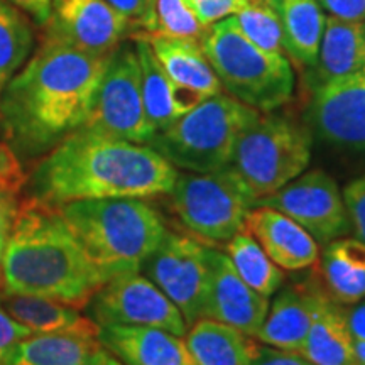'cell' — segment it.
I'll list each match as a JSON object with an SVG mask.
<instances>
[{"instance_id":"6da1fadb","label":"cell","mask_w":365,"mask_h":365,"mask_svg":"<svg viewBox=\"0 0 365 365\" xmlns=\"http://www.w3.org/2000/svg\"><path fill=\"white\" fill-rule=\"evenodd\" d=\"M110 54L46 41L0 93V135L21 164L46 156L85 124Z\"/></svg>"},{"instance_id":"7a4b0ae2","label":"cell","mask_w":365,"mask_h":365,"mask_svg":"<svg viewBox=\"0 0 365 365\" xmlns=\"http://www.w3.org/2000/svg\"><path fill=\"white\" fill-rule=\"evenodd\" d=\"M176 178V168L150 145L80 127L41 159L24 186L29 200L58 208L78 200L170 195Z\"/></svg>"},{"instance_id":"3957f363","label":"cell","mask_w":365,"mask_h":365,"mask_svg":"<svg viewBox=\"0 0 365 365\" xmlns=\"http://www.w3.org/2000/svg\"><path fill=\"white\" fill-rule=\"evenodd\" d=\"M4 291L85 308L105 277L86 257L56 208L27 198L2 261Z\"/></svg>"},{"instance_id":"277c9868","label":"cell","mask_w":365,"mask_h":365,"mask_svg":"<svg viewBox=\"0 0 365 365\" xmlns=\"http://www.w3.org/2000/svg\"><path fill=\"white\" fill-rule=\"evenodd\" d=\"M56 210L105 281L140 272L168 230L158 210L140 198L78 200Z\"/></svg>"},{"instance_id":"5b68a950","label":"cell","mask_w":365,"mask_h":365,"mask_svg":"<svg viewBox=\"0 0 365 365\" xmlns=\"http://www.w3.org/2000/svg\"><path fill=\"white\" fill-rule=\"evenodd\" d=\"M200 46L222 88L247 107L269 113L293 98L289 59L257 48L240 33L232 16L208 26Z\"/></svg>"},{"instance_id":"8992f818","label":"cell","mask_w":365,"mask_h":365,"mask_svg":"<svg viewBox=\"0 0 365 365\" xmlns=\"http://www.w3.org/2000/svg\"><path fill=\"white\" fill-rule=\"evenodd\" d=\"M259 115L261 112L220 91L154 134L148 145L176 170L213 173L230 164L242 130Z\"/></svg>"},{"instance_id":"52a82bcc","label":"cell","mask_w":365,"mask_h":365,"mask_svg":"<svg viewBox=\"0 0 365 365\" xmlns=\"http://www.w3.org/2000/svg\"><path fill=\"white\" fill-rule=\"evenodd\" d=\"M312 145L308 125L271 112L261 113L242 130L228 166L259 202L307 171Z\"/></svg>"},{"instance_id":"ba28073f","label":"cell","mask_w":365,"mask_h":365,"mask_svg":"<svg viewBox=\"0 0 365 365\" xmlns=\"http://www.w3.org/2000/svg\"><path fill=\"white\" fill-rule=\"evenodd\" d=\"M180 222L203 244H227L244 230L257 198L230 166L213 173H178L170 191Z\"/></svg>"},{"instance_id":"9c48e42d","label":"cell","mask_w":365,"mask_h":365,"mask_svg":"<svg viewBox=\"0 0 365 365\" xmlns=\"http://www.w3.org/2000/svg\"><path fill=\"white\" fill-rule=\"evenodd\" d=\"M81 129L135 144H149L154 137L145 117L140 65L134 43L122 41L110 53Z\"/></svg>"},{"instance_id":"30bf717a","label":"cell","mask_w":365,"mask_h":365,"mask_svg":"<svg viewBox=\"0 0 365 365\" xmlns=\"http://www.w3.org/2000/svg\"><path fill=\"white\" fill-rule=\"evenodd\" d=\"M140 272L180 309L188 328L203 318L210 286L208 247L196 237L166 230Z\"/></svg>"},{"instance_id":"8fae6325","label":"cell","mask_w":365,"mask_h":365,"mask_svg":"<svg viewBox=\"0 0 365 365\" xmlns=\"http://www.w3.org/2000/svg\"><path fill=\"white\" fill-rule=\"evenodd\" d=\"M85 309L97 327H154L180 336L188 331L180 309L143 272L120 274L103 282Z\"/></svg>"},{"instance_id":"7c38bea8","label":"cell","mask_w":365,"mask_h":365,"mask_svg":"<svg viewBox=\"0 0 365 365\" xmlns=\"http://www.w3.org/2000/svg\"><path fill=\"white\" fill-rule=\"evenodd\" d=\"M269 207L299 223L318 245L352 232L344 195L330 175L313 170L296 178L276 193L261 198L255 207Z\"/></svg>"},{"instance_id":"4fadbf2b","label":"cell","mask_w":365,"mask_h":365,"mask_svg":"<svg viewBox=\"0 0 365 365\" xmlns=\"http://www.w3.org/2000/svg\"><path fill=\"white\" fill-rule=\"evenodd\" d=\"M46 41L91 54H110L137 27L105 0H51Z\"/></svg>"},{"instance_id":"5bb4252c","label":"cell","mask_w":365,"mask_h":365,"mask_svg":"<svg viewBox=\"0 0 365 365\" xmlns=\"http://www.w3.org/2000/svg\"><path fill=\"white\" fill-rule=\"evenodd\" d=\"M307 124L325 143L365 149V68L313 90Z\"/></svg>"},{"instance_id":"9a60e30c","label":"cell","mask_w":365,"mask_h":365,"mask_svg":"<svg viewBox=\"0 0 365 365\" xmlns=\"http://www.w3.org/2000/svg\"><path fill=\"white\" fill-rule=\"evenodd\" d=\"M210 286L203 318L225 323L255 336L269 309V298L254 291L235 271L225 252L208 247Z\"/></svg>"},{"instance_id":"2e32d148","label":"cell","mask_w":365,"mask_h":365,"mask_svg":"<svg viewBox=\"0 0 365 365\" xmlns=\"http://www.w3.org/2000/svg\"><path fill=\"white\" fill-rule=\"evenodd\" d=\"M244 228L282 271H303L318 261L317 240L299 223L277 210L262 205L254 207L245 218Z\"/></svg>"},{"instance_id":"e0dca14e","label":"cell","mask_w":365,"mask_h":365,"mask_svg":"<svg viewBox=\"0 0 365 365\" xmlns=\"http://www.w3.org/2000/svg\"><path fill=\"white\" fill-rule=\"evenodd\" d=\"M98 340L122 365H193L182 336L163 328L103 325Z\"/></svg>"},{"instance_id":"ac0fdd59","label":"cell","mask_w":365,"mask_h":365,"mask_svg":"<svg viewBox=\"0 0 365 365\" xmlns=\"http://www.w3.org/2000/svg\"><path fill=\"white\" fill-rule=\"evenodd\" d=\"M319 291L318 279L277 291L254 339L274 349L299 352L312 327Z\"/></svg>"},{"instance_id":"d6986e66","label":"cell","mask_w":365,"mask_h":365,"mask_svg":"<svg viewBox=\"0 0 365 365\" xmlns=\"http://www.w3.org/2000/svg\"><path fill=\"white\" fill-rule=\"evenodd\" d=\"M365 68V26L364 22L325 17L317 61L307 70L309 90L344 78Z\"/></svg>"},{"instance_id":"ffe728a7","label":"cell","mask_w":365,"mask_h":365,"mask_svg":"<svg viewBox=\"0 0 365 365\" xmlns=\"http://www.w3.org/2000/svg\"><path fill=\"white\" fill-rule=\"evenodd\" d=\"M134 44L140 65L145 117L154 134H158L193 107L196 95L193 91L173 83L154 54L148 36L135 34Z\"/></svg>"},{"instance_id":"44dd1931","label":"cell","mask_w":365,"mask_h":365,"mask_svg":"<svg viewBox=\"0 0 365 365\" xmlns=\"http://www.w3.org/2000/svg\"><path fill=\"white\" fill-rule=\"evenodd\" d=\"M298 354L313 365H359L344 307L335 303L323 287L318 294L312 327Z\"/></svg>"},{"instance_id":"7402d4cb","label":"cell","mask_w":365,"mask_h":365,"mask_svg":"<svg viewBox=\"0 0 365 365\" xmlns=\"http://www.w3.org/2000/svg\"><path fill=\"white\" fill-rule=\"evenodd\" d=\"M318 281L335 303L346 307L365 298V244L340 237L318 257Z\"/></svg>"},{"instance_id":"603a6c76","label":"cell","mask_w":365,"mask_h":365,"mask_svg":"<svg viewBox=\"0 0 365 365\" xmlns=\"http://www.w3.org/2000/svg\"><path fill=\"white\" fill-rule=\"evenodd\" d=\"M193 365H252L257 340L212 318L196 319L185 335Z\"/></svg>"},{"instance_id":"cb8c5ba5","label":"cell","mask_w":365,"mask_h":365,"mask_svg":"<svg viewBox=\"0 0 365 365\" xmlns=\"http://www.w3.org/2000/svg\"><path fill=\"white\" fill-rule=\"evenodd\" d=\"M105 352L98 330L33 333L17 345L11 365H90Z\"/></svg>"},{"instance_id":"d4e9b609","label":"cell","mask_w":365,"mask_h":365,"mask_svg":"<svg viewBox=\"0 0 365 365\" xmlns=\"http://www.w3.org/2000/svg\"><path fill=\"white\" fill-rule=\"evenodd\" d=\"M276 14L282 29L284 54L298 68L308 70L317 61L325 14L317 0H264Z\"/></svg>"},{"instance_id":"484cf974","label":"cell","mask_w":365,"mask_h":365,"mask_svg":"<svg viewBox=\"0 0 365 365\" xmlns=\"http://www.w3.org/2000/svg\"><path fill=\"white\" fill-rule=\"evenodd\" d=\"M148 39L164 71L176 86L195 91L202 98L220 93V81L198 41L164 36H148Z\"/></svg>"},{"instance_id":"4316f807","label":"cell","mask_w":365,"mask_h":365,"mask_svg":"<svg viewBox=\"0 0 365 365\" xmlns=\"http://www.w3.org/2000/svg\"><path fill=\"white\" fill-rule=\"evenodd\" d=\"M0 303L17 323L29 328L33 333L98 330L88 317L81 314L80 308L58 299L4 291L0 293Z\"/></svg>"},{"instance_id":"83f0119b","label":"cell","mask_w":365,"mask_h":365,"mask_svg":"<svg viewBox=\"0 0 365 365\" xmlns=\"http://www.w3.org/2000/svg\"><path fill=\"white\" fill-rule=\"evenodd\" d=\"M225 254L235 271L259 294L271 298L281 289L284 274L274 264L247 230H240L225 244Z\"/></svg>"},{"instance_id":"f1b7e54d","label":"cell","mask_w":365,"mask_h":365,"mask_svg":"<svg viewBox=\"0 0 365 365\" xmlns=\"http://www.w3.org/2000/svg\"><path fill=\"white\" fill-rule=\"evenodd\" d=\"M34 33L26 16L7 0H0V93L24 65L33 48Z\"/></svg>"},{"instance_id":"f546056e","label":"cell","mask_w":365,"mask_h":365,"mask_svg":"<svg viewBox=\"0 0 365 365\" xmlns=\"http://www.w3.org/2000/svg\"><path fill=\"white\" fill-rule=\"evenodd\" d=\"M139 29H143L145 36H164L200 43L207 27L196 19L186 0H149Z\"/></svg>"},{"instance_id":"4dcf8cb0","label":"cell","mask_w":365,"mask_h":365,"mask_svg":"<svg viewBox=\"0 0 365 365\" xmlns=\"http://www.w3.org/2000/svg\"><path fill=\"white\" fill-rule=\"evenodd\" d=\"M240 33L267 53L284 54L282 29L276 14L264 0H252L247 7L232 16Z\"/></svg>"},{"instance_id":"1f68e13d","label":"cell","mask_w":365,"mask_h":365,"mask_svg":"<svg viewBox=\"0 0 365 365\" xmlns=\"http://www.w3.org/2000/svg\"><path fill=\"white\" fill-rule=\"evenodd\" d=\"M250 2L252 0H186L196 19L205 27L234 16L244 7H247Z\"/></svg>"},{"instance_id":"d6a6232c","label":"cell","mask_w":365,"mask_h":365,"mask_svg":"<svg viewBox=\"0 0 365 365\" xmlns=\"http://www.w3.org/2000/svg\"><path fill=\"white\" fill-rule=\"evenodd\" d=\"M355 239L365 244V176L350 181L341 191Z\"/></svg>"},{"instance_id":"836d02e7","label":"cell","mask_w":365,"mask_h":365,"mask_svg":"<svg viewBox=\"0 0 365 365\" xmlns=\"http://www.w3.org/2000/svg\"><path fill=\"white\" fill-rule=\"evenodd\" d=\"M29 335L33 331L17 323L0 303V365H11L17 345Z\"/></svg>"},{"instance_id":"e575fe53","label":"cell","mask_w":365,"mask_h":365,"mask_svg":"<svg viewBox=\"0 0 365 365\" xmlns=\"http://www.w3.org/2000/svg\"><path fill=\"white\" fill-rule=\"evenodd\" d=\"M21 203L17 202V193L11 190L0 188V269H2L4 254H6L9 239H11L14 225Z\"/></svg>"},{"instance_id":"d590c367","label":"cell","mask_w":365,"mask_h":365,"mask_svg":"<svg viewBox=\"0 0 365 365\" xmlns=\"http://www.w3.org/2000/svg\"><path fill=\"white\" fill-rule=\"evenodd\" d=\"M26 176L22 171V164L11 148L0 139V188L19 191L24 186Z\"/></svg>"},{"instance_id":"8d00e7d4","label":"cell","mask_w":365,"mask_h":365,"mask_svg":"<svg viewBox=\"0 0 365 365\" xmlns=\"http://www.w3.org/2000/svg\"><path fill=\"white\" fill-rule=\"evenodd\" d=\"M317 2L333 17L354 22L365 21V0H317Z\"/></svg>"},{"instance_id":"74e56055","label":"cell","mask_w":365,"mask_h":365,"mask_svg":"<svg viewBox=\"0 0 365 365\" xmlns=\"http://www.w3.org/2000/svg\"><path fill=\"white\" fill-rule=\"evenodd\" d=\"M252 365H313L298 352H287V350L274 349L269 345L259 346Z\"/></svg>"},{"instance_id":"f35d334b","label":"cell","mask_w":365,"mask_h":365,"mask_svg":"<svg viewBox=\"0 0 365 365\" xmlns=\"http://www.w3.org/2000/svg\"><path fill=\"white\" fill-rule=\"evenodd\" d=\"M344 317L354 341H365V298L344 307Z\"/></svg>"},{"instance_id":"ab89813d","label":"cell","mask_w":365,"mask_h":365,"mask_svg":"<svg viewBox=\"0 0 365 365\" xmlns=\"http://www.w3.org/2000/svg\"><path fill=\"white\" fill-rule=\"evenodd\" d=\"M105 2L115 9L125 19H129L137 29H139L140 21L149 6V0H105Z\"/></svg>"},{"instance_id":"60d3db41","label":"cell","mask_w":365,"mask_h":365,"mask_svg":"<svg viewBox=\"0 0 365 365\" xmlns=\"http://www.w3.org/2000/svg\"><path fill=\"white\" fill-rule=\"evenodd\" d=\"M14 7L26 12L41 26H46L51 14V0H7Z\"/></svg>"},{"instance_id":"b9f144b4","label":"cell","mask_w":365,"mask_h":365,"mask_svg":"<svg viewBox=\"0 0 365 365\" xmlns=\"http://www.w3.org/2000/svg\"><path fill=\"white\" fill-rule=\"evenodd\" d=\"M90 365H122L120 362H118V360L113 357L112 354H108V352H105L102 357H100L98 360H95V362H91Z\"/></svg>"},{"instance_id":"7bdbcfd3","label":"cell","mask_w":365,"mask_h":365,"mask_svg":"<svg viewBox=\"0 0 365 365\" xmlns=\"http://www.w3.org/2000/svg\"><path fill=\"white\" fill-rule=\"evenodd\" d=\"M354 349L359 365H365V341H354Z\"/></svg>"},{"instance_id":"ee69618b","label":"cell","mask_w":365,"mask_h":365,"mask_svg":"<svg viewBox=\"0 0 365 365\" xmlns=\"http://www.w3.org/2000/svg\"><path fill=\"white\" fill-rule=\"evenodd\" d=\"M364 26H365V21H364Z\"/></svg>"}]
</instances>
